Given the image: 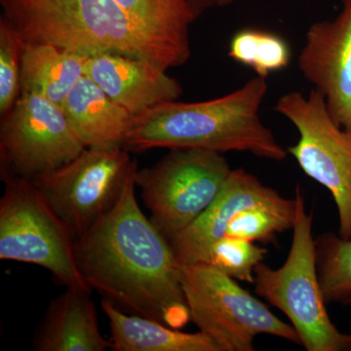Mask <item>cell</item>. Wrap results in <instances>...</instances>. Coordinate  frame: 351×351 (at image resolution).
Instances as JSON below:
<instances>
[{
  "label": "cell",
  "mask_w": 351,
  "mask_h": 351,
  "mask_svg": "<svg viewBox=\"0 0 351 351\" xmlns=\"http://www.w3.org/2000/svg\"><path fill=\"white\" fill-rule=\"evenodd\" d=\"M132 171L119 200L75 240L85 282L126 311L182 329L191 320L181 284V263L168 239L145 217Z\"/></svg>",
  "instance_id": "1"
},
{
  "label": "cell",
  "mask_w": 351,
  "mask_h": 351,
  "mask_svg": "<svg viewBox=\"0 0 351 351\" xmlns=\"http://www.w3.org/2000/svg\"><path fill=\"white\" fill-rule=\"evenodd\" d=\"M267 92L265 78L256 76L213 100L157 106L133 117L123 147L128 152L157 147L244 152L282 161L287 152L258 114Z\"/></svg>",
  "instance_id": "2"
},
{
  "label": "cell",
  "mask_w": 351,
  "mask_h": 351,
  "mask_svg": "<svg viewBox=\"0 0 351 351\" xmlns=\"http://www.w3.org/2000/svg\"><path fill=\"white\" fill-rule=\"evenodd\" d=\"M1 19L22 43H48L83 56L114 53L166 69L189 61L136 24L115 0H0Z\"/></svg>",
  "instance_id": "3"
},
{
  "label": "cell",
  "mask_w": 351,
  "mask_h": 351,
  "mask_svg": "<svg viewBox=\"0 0 351 351\" xmlns=\"http://www.w3.org/2000/svg\"><path fill=\"white\" fill-rule=\"evenodd\" d=\"M294 198L288 257L278 269L263 262L256 267V293L285 314L307 351L351 350V332L339 331L327 311L316 267L313 217L306 209L301 186L295 189Z\"/></svg>",
  "instance_id": "4"
},
{
  "label": "cell",
  "mask_w": 351,
  "mask_h": 351,
  "mask_svg": "<svg viewBox=\"0 0 351 351\" xmlns=\"http://www.w3.org/2000/svg\"><path fill=\"white\" fill-rule=\"evenodd\" d=\"M181 284L191 320L221 351L255 350L260 335L300 345L292 325L213 265L181 263Z\"/></svg>",
  "instance_id": "5"
},
{
  "label": "cell",
  "mask_w": 351,
  "mask_h": 351,
  "mask_svg": "<svg viewBox=\"0 0 351 351\" xmlns=\"http://www.w3.org/2000/svg\"><path fill=\"white\" fill-rule=\"evenodd\" d=\"M0 198V258L47 269L66 288L92 292L78 269L75 237L34 182L4 181Z\"/></svg>",
  "instance_id": "6"
},
{
  "label": "cell",
  "mask_w": 351,
  "mask_h": 351,
  "mask_svg": "<svg viewBox=\"0 0 351 351\" xmlns=\"http://www.w3.org/2000/svg\"><path fill=\"white\" fill-rule=\"evenodd\" d=\"M230 170L219 152L174 149L156 165L138 171L136 184L152 223L170 240L212 204Z\"/></svg>",
  "instance_id": "7"
},
{
  "label": "cell",
  "mask_w": 351,
  "mask_h": 351,
  "mask_svg": "<svg viewBox=\"0 0 351 351\" xmlns=\"http://www.w3.org/2000/svg\"><path fill=\"white\" fill-rule=\"evenodd\" d=\"M136 167L123 145H95L32 182L76 239L114 207Z\"/></svg>",
  "instance_id": "8"
},
{
  "label": "cell",
  "mask_w": 351,
  "mask_h": 351,
  "mask_svg": "<svg viewBox=\"0 0 351 351\" xmlns=\"http://www.w3.org/2000/svg\"><path fill=\"white\" fill-rule=\"evenodd\" d=\"M299 132L288 152L307 177L328 189L338 210L339 235L351 239V135L332 120L319 92L293 91L276 105Z\"/></svg>",
  "instance_id": "9"
},
{
  "label": "cell",
  "mask_w": 351,
  "mask_h": 351,
  "mask_svg": "<svg viewBox=\"0 0 351 351\" xmlns=\"http://www.w3.org/2000/svg\"><path fill=\"white\" fill-rule=\"evenodd\" d=\"M85 145L63 108L38 95H20L0 121V176L32 180L75 158Z\"/></svg>",
  "instance_id": "10"
},
{
  "label": "cell",
  "mask_w": 351,
  "mask_h": 351,
  "mask_svg": "<svg viewBox=\"0 0 351 351\" xmlns=\"http://www.w3.org/2000/svg\"><path fill=\"white\" fill-rule=\"evenodd\" d=\"M298 64L332 120L351 135V0H343L334 20L311 25Z\"/></svg>",
  "instance_id": "11"
},
{
  "label": "cell",
  "mask_w": 351,
  "mask_h": 351,
  "mask_svg": "<svg viewBox=\"0 0 351 351\" xmlns=\"http://www.w3.org/2000/svg\"><path fill=\"white\" fill-rule=\"evenodd\" d=\"M291 201L242 168L232 169L212 204L168 241L182 265L207 263L212 246L225 237L228 225L240 211L258 205L280 206Z\"/></svg>",
  "instance_id": "12"
},
{
  "label": "cell",
  "mask_w": 351,
  "mask_h": 351,
  "mask_svg": "<svg viewBox=\"0 0 351 351\" xmlns=\"http://www.w3.org/2000/svg\"><path fill=\"white\" fill-rule=\"evenodd\" d=\"M167 71L149 60L114 53L85 58V75L133 117L178 100L181 84Z\"/></svg>",
  "instance_id": "13"
},
{
  "label": "cell",
  "mask_w": 351,
  "mask_h": 351,
  "mask_svg": "<svg viewBox=\"0 0 351 351\" xmlns=\"http://www.w3.org/2000/svg\"><path fill=\"white\" fill-rule=\"evenodd\" d=\"M91 292L66 288L53 300L34 332L38 351H105L110 339L101 335Z\"/></svg>",
  "instance_id": "14"
},
{
  "label": "cell",
  "mask_w": 351,
  "mask_h": 351,
  "mask_svg": "<svg viewBox=\"0 0 351 351\" xmlns=\"http://www.w3.org/2000/svg\"><path fill=\"white\" fill-rule=\"evenodd\" d=\"M62 108L86 147L123 145L134 117L86 75L69 92Z\"/></svg>",
  "instance_id": "15"
},
{
  "label": "cell",
  "mask_w": 351,
  "mask_h": 351,
  "mask_svg": "<svg viewBox=\"0 0 351 351\" xmlns=\"http://www.w3.org/2000/svg\"><path fill=\"white\" fill-rule=\"evenodd\" d=\"M101 309L110 321L113 351H221L202 332H184L141 315H129L104 298Z\"/></svg>",
  "instance_id": "16"
},
{
  "label": "cell",
  "mask_w": 351,
  "mask_h": 351,
  "mask_svg": "<svg viewBox=\"0 0 351 351\" xmlns=\"http://www.w3.org/2000/svg\"><path fill=\"white\" fill-rule=\"evenodd\" d=\"M85 58L52 44L22 43L21 94L38 95L63 107L85 75Z\"/></svg>",
  "instance_id": "17"
},
{
  "label": "cell",
  "mask_w": 351,
  "mask_h": 351,
  "mask_svg": "<svg viewBox=\"0 0 351 351\" xmlns=\"http://www.w3.org/2000/svg\"><path fill=\"white\" fill-rule=\"evenodd\" d=\"M136 24L191 58L189 27L197 19L188 0H115Z\"/></svg>",
  "instance_id": "18"
},
{
  "label": "cell",
  "mask_w": 351,
  "mask_h": 351,
  "mask_svg": "<svg viewBox=\"0 0 351 351\" xmlns=\"http://www.w3.org/2000/svg\"><path fill=\"white\" fill-rule=\"evenodd\" d=\"M315 253L325 302L351 306V239L322 233L315 239Z\"/></svg>",
  "instance_id": "19"
},
{
  "label": "cell",
  "mask_w": 351,
  "mask_h": 351,
  "mask_svg": "<svg viewBox=\"0 0 351 351\" xmlns=\"http://www.w3.org/2000/svg\"><path fill=\"white\" fill-rule=\"evenodd\" d=\"M228 56L233 61L253 69L257 76L267 78L290 64V46L274 32L243 29L230 39Z\"/></svg>",
  "instance_id": "20"
},
{
  "label": "cell",
  "mask_w": 351,
  "mask_h": 351,
  "mask_svg": "<svg viewBox=\"0 0 351 351\" xmlns=\"http://www.w3.org/2000/svg\"><path fill=\"white\" fill-rule=\"evenodd\" d=\"M295 210V198L280 206L258 205L246 208L230 221L226 235L249 241H267L277 233L292 230Z\"/></svg>",
  "instance_id": "21"
},
{
  "label": "cell",
  "mask_w": 351,
  "mask_h": 351,
  "mask_svg": "<svg viewBox=\"0 0 351 351\" xmlns=\"http://www.w3.org/2000/svg\"><path fill=\"white\" fill-rule=\"evenodd\" d=\"M267 254L255 242L225 235L212 246L207 263L235 280L253 284L256 267Z\"/></svg>",
  "instance_id": "22"
},
{
  "label": "cell",
  "mask_w": 351,
  "mask_h": 351,
  "mask_svg": "<svg viewBox=\"0 0 351 351\" xmlns=\"http://www.w3.org/2000/svg\"><path fill=\"white\" fill-rule=\"evenodd\" d=\"M22 43L5 21L0 19V114L12 108L21 95Z\"/></svg>",
  "instance_id": "23"
},
{
  "label": "cell",
  "mask_w": 351,
  "mask_h": 351,
  "mask_svg": "<svg viewBox=\"0 0 351 351\" xmlns=\"http://www.w3.org/2000/svg\"><path fill=\"white\" fill-rule=\"evenodd\" d=\"M188 1L196 18L199 17L201 14L204 13L208 9L218 6V0H188Z\"/></svg>",
  "instance_id": "24"
},
{
  "label": "cell",
  "mask_w": 351,
  "mask_h": 351,
  "mask_svg": "<svg viewBox=\"0 0 351 351\" xmlns=\"http://www.w3.org/2000/svg\"><path fill=\"white\" fill-rule=\"evenodd\" d=\"M235 0H218V6L223 7L230 5V4L233 3Z\"/></svg>",
  "instance_id": "25"
}]
</instances>
